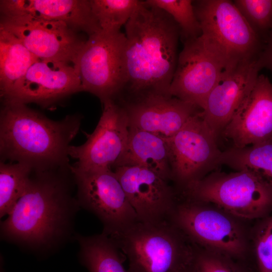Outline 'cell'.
<instances>
[{"label":"cell","mask_w":272,"mask_h":272,"mask_svg":"<svg viewBox=\"0 0 272 272\" xmlns=\"http://www.w3.org/2000/svg\"><path fill=\"white\" fill-rule=\"evenodd\" d=\"M129 126L169 139L202 110L169 95L149 92L134 96L121 104Z\"/></svg>","instance_id":"15"},{"label":"cell","mask_w":272,"mask_h":272,"mask_svg":"<svg viewBox=\"0 0 272 272\" xmlns=\"http://www.w3.org/2000/svg\"><path fill=\"white\" fill-rule=\"evenodd\" d=\"M126 42L120 30H101L88 36L74 62L82 91L102 103L115 100L125 89Z\"/></svg>","instance_id":"8"},{"label":"cell","mask_w":272,"mask_h":272,"mask_svg":"<svg viewBox=\"0 0 272 272\" xmlns=\"http://www.w3.org/2000/svg\"><path fill=\"white\" fill-rule=\"evenodd\" d=\"M80 91L81 81L73 64L39 59L1 97L3 102L47 108Z\"/></svg>","instance_id":"14"},{"label":"cell","mask_w":272,"mask_h":272,"mask_svg":"<svg viewBox=\"0 0 272 272\" xmlns=\"http://www.w3.org/2000/svg\"><path fill=\"white\" fill-rule=\"evenodd\" d=\"M69 167L33 171L26 189L1 223L2 237L34 249L54 247L70 233L78 207Z\"/></svg>","instance_id":"1"},{"label":"cell","mask_w":272,"mask_h":272,"mask_svg":"<svg viewBox=\"0 0 272 272\" xmlns=\"http://www.w3.org/2000/svg\"><path fill=\"white\" fill-rule=\"evenodd\" d=\"M261 69L258 59L241 62L229 71L209 94L200 114L218 139L252 89Z\"/></svg>","instance_id":"18"},{"label":"cell","mask_w":272,"mask_h":272,"mask_svg":"<svg viewBox=\"0 0 272 272\" xmlns=\"http://www.w3.org/2000/svg\"><path fill=\"white\" fill-rule=\"evenodd\" d=\"M1 15L32 17L66 24L88 36L101 30L92 13L90 0H1Z\"/></svg>","instance_id":"19"},{"label":"cell","mask_w":272,"mask_h":272,"mask_svg":"<svg viewBox=\"0 0 272 272\" xmlns=\"http://www.w3.org/2000/svg\"><path fill=\"white\" fill-rule=\"evenodd\" d=\"M254 246L258 272H272V215L263 218L259 224Z\"/></svg>","instance_id":"29"},{"label":"cell","mask_w":272,"mask_h":272,"mask_svg":"<svg viewBox=\"0 0 272 272\" xmlns=\"http://www.w3.org/2000/svg\"><path fill=\"white\" fill-rule=\"evenodd\" d=\"M142 3L139 0H90L93 16L103 30H120Z\"/></svg>","instance_id":"25"},{"label":"cell","mask_w":272,"mask_h":272,"mask_svg":"<svg viewBox=\"0 0 272 272\" xmlns=\"http://www.w3.org/2000/svg\"><path fill=\"white\" fill-rule=\"evenodd\" d=\"M128 261V272H183L193 263L196 246L169 219L138 220L106 234Z\"/></svg>","instance_id":"4"},{"label":"cell","mask_w":272,"mask_h":272,"mask_svg":"<svg viewBox=\"0 0 272 272\" xmlns=\"http://www.w3.org/2000/svg\"><path fill=\"white\" fill-rule=\"evenodd\" d=\"M236 7L265 43L272 33V0H235Z\"/></svg>","instance_id":"27"},{"label":"cell","mask_w":272,"mask_h":272,"mask_svg":"<svg viewBox=\"0 0 272 272\" xmlns=\"http://www.w3.org/2000/svg\"><path fill=\"white\" fill-rule=\"evenodd\" d=\"M181 197L169 219L194 245L234 259L245 255L247 240L238 218L210 203Z\"/></svg>","instance_id":"6"},{"label":"cell","mask_w":272,"mask_h":272,"mask_svg":"<svg viewBox=\"0 0 272 272\" xmlns=\"http://www.w3.org/2000/svg\"><path fill=\"white\" fill-rule=\"evenodd\" d=\"M221 136L238 148L272 138V83L267 77L259 75Z\"/></svg>","instance_id":"17"},{"label":"cell","mask_w":272,"mask_h":272,"mask_svg":"<svg viewBox=\"0 0 272 272\" xmlns=\"http://www.w3.org/2000/svg\"><path fill=\"white\" fill-rule=\"evenodd\" d=\"M19 162L0 163V215H8L23 194L33 171Z\"/></svg>","instance_id":"24"},{"label":"cell","mask_w":272,"mask_h":272,"mask_svg":"<svg viewBox=\"0 0 272 272\" xmlns=\"http://www.w3.org/2000/svg\"><path fill=\"white\" fill-rule=\"evenodd\" d=\"M102 104V113L94 131L87 134L83 145L69 148V156L76 160L72 166L76 168L112 170L125 150L129 129L126 111L114 100Z\"/></svg>","instance_id":"13"},{"label":"cell","mask_w":272,"mask_h":272,"mask_svg":"<svg viewBox=\"0 0 272 272\" xmlns=\"http://www.w3.org/2000/svg\"><path fill=\"white\" fill-rule=\"evenodd\" d=\"M220 163L251 172L272 189V138L243 148L230 147L222 151Z\"/></svg>","instance_id":"21"},{"label":"cell","mask_w":272,"mask_h":272,"mask_svg":"<svg viewBox=\"0 0 272 272\" xmlns=\"http://www.w3.org/2000/svg\"><path fill=\"white\" fill-rule=\"evenodd\" d=\"M140 166L172 180L167 139L129 126L127 144L114 169L120 166Z\"/></svg>","instance_id":"20"},{"label":"cell","mask_w":272,"mask_h":272,"mask_svg":"<svg viewBox=\"0 0 272 272\" xmlns=\"http://www.w3.org/2000/svg\"><path fill=\"white\" fill-rule=\"evenodd\" d=\"M192 116L175 134L167 139L172 174L179 192L221 166L218 138L200 112Z\"/></svg>","instance_id":"10"},{"label":"cell","mask_w":272,"mask_h":272,"mask_svg":"<svg viewBox=\"0 0 272 272\" xmlns=\"http://www.w3.org/2000/svg\"><path fill=\"white\" fill-rule=\"evenodd\" d=\"M113 171L139 221L156 222L169 218L177 193L168 180L140 166H120Z\"/></svg>","instance_id":"16"},{"label":"cell","mask_w":272,"mask_h":272,"mask_svg":"<svg viewBox=\"0 0 272 272\" xmlns=\"http://www.w3.org/2000/svg\"><path fill=\"white\" fill-rule=\"evenodd\" d=\"M124 34L125 89L131 96L149 92L170 95L179 55L177 24L165 12L143 1L125 24Z\"/></svg>","instance_id":"2"},{"label":"cell","mask_w":272,"mask_h":272,"mask_svg":"<svg viewBox=\"0 0 272 272\" xmlns=\"http://www.w3.org/2000/svg\"><path fill=\"white\" fill-rule=\"evenodd\" d=\"M193 265L195 272H249L234 259L197 246Z\"/></svg>","instance_id":"28"},{"label":"cell","mask_w":272,"mask_h":272,"mask_svg":"<svg viewBox=\"0 0 272 272\" xmlns=\"http://www.w3.org/2000/svg\"><path fill=\"white\" fill-rule=\"evenodd\" d=\"M183 272H195V269L194 268L193 263L191 266H190L188 268H187L186 270H185Z\"/></svg>","instance_id":"31"},{"label":"cell","mask_w":272,"mask_h":272,"mask_svg":"<svg viewBox=\"0 0 272 272\" xmlns=\"http://www.w3.org/2000/svg\"><path fill=\"white\" fill-rule=\"evenodd\" d=\"M239 63L233 62L213 40L201 34L183 42L169 94L202 110L212 90Z\"/></svg>","instance_id":"7"},{"label":"cell","mask_w":272,"mask_h":272,"mask_svg":"<svg viewBox=\"0 0 272 272\" xmlns=\"http://www.w3.org/2000/svg\"><path fill=\"white\" fill-rule=\"evenodd\" d=\"M0 27L15 35L38 58L73 65L87 40L63 22L28 15H1Z\"/></svg>","instance_id":"12"},{"label":"cell","mask_w":272,"mask_h":272,"mask_svg":"<svg viewBox=\"0 0 272 272\" xmlns=\"http://www.w3.org/2000/svg\"><path fill=\"white\" fill-rule=\"evenodd\" d=\"M258 60L261 69L266 68L272 72V33L266 42Z\"/></svg>","instance_id":"30"},{"label":"cell","mask_w":272,"mask_h":272,"mask_svg":"<svg viewBox=\"0 0 272 272\" xmlns=\"http://www.w3.org/2000/svg\"><path fill=\"white\" fill-rule=\"evenodd\" d=\"M202 34L213 40L234 63L258 59L265 43L229 0L193 2Z\"/></svg>","instance_id":"9"},{"label":"cell","mask_w":272,"mask_h":272,"mask_svg":"<svg viewBox=\"0 0 272 272\" xmlns=\"http://www.w3.org/2000/svg\"><path fill=\"white\" fill-rule=\"evenodd\" d=\"M144 3L158 8L169 15L178 26L180 37L183 42L200 36L199 23L191 0H146Z\"/></svg>","instance_id":"26"},{"label":"cell","mask_w":272,"mask_h":272,"mask_svg":"<svg viewBox=\"0 0 272 272\" xmlns=\"http://www.w3.org/2000/svg\"><path fill=\"white\" fill-rule=\"evenodd\" d=\"M81 121L79 115L54 121L26 104L3 102L1 161L24 163L37 171L69 167L70 143Z\"/></svg>","instance_id":"3"},{"label":"cell","mask_w":272,"mask_h":272,"mask_svg":"<svg viewBox=\"0 0 272 272\" xmlns=\"http://www.w3.org/2000/svg\"><path fill=\"white\" fill-rule=\"evenodd\" d=\"M79 255L90 272H127L119 249L105 234L90 236L77 235Z\"/></svg>","instance_id":"22"},{"label":"cell","mask_w":272,"mask_h":272,"mask_svg":"<svg viewBox=\"0 0 272 272\" xmlns=\"http://www.w3.org/2000/svg\"><path fill=\"white\" fill-rule=\"evenodd\" d=\"M71 170L79 206L99 218L103 233H113L139 220L113 170H85L72 165Z\"/></svg>","instance_id":"11"},{"label":"cell","mask_w":272,"mask_h":272,"mask_svg":"<svg viewBox=\"0 0 272 272\" xmlns=\"http://www.w3.org/2000/svg\"><path fill=\"white\" fill-rule=\"evenodd\" d=\"M9 32L6 52L0 57L1 96L23 77L30 67L39 59L15 35Z\"/></svg>","instance_id":"23"},{"label":"cell","mask_w":272,"mask_h":272,"mask_svg":"<svg viewBox=\"0 0 272 272\" xmlns=\"http://www.w3.org/2000/svg\"><path fill=\"white\" fill-rule=\"evenodd\" d=\"M210 203L240 219L263 218L272 211V189L246 170H216L178 193Z\"/></svg>","instance_id":"5"}]
</instances>
